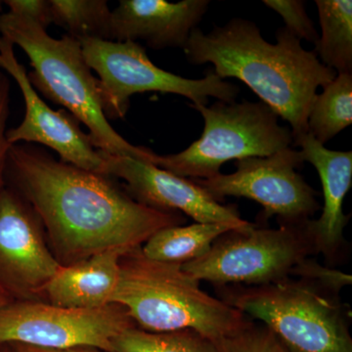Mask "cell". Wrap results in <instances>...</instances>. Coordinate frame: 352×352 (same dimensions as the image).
<instances>
[{
    "instance_id": "1",
    "label": "cell",
    "mask_w": 352,
    "mask_h": 352,
    "mask_svg": "<svg viewBox=\"0 0 352 352\" xmlns=\"http://www.w3.org/2000/svg\"><path fill=\"white\" fill-rule=\"evenodd\" d=\"M6 184L36 210L60 265L109 250L131 251L161 229L186 222L180 212L138 203L112 176L64 163L38 145H11Z\"/></svg>"
},
{
    "instance_id": "2",
    "label": "cell",
    "mask_w": 352,
    "mask_h": 352,
    "mask_svg": "<svg viewBox=\"0 0 352 352\" xmlns=\"http://www.w3.org/2000/svg\"><path fill=\"white\" fill-rule=\"evenodd\" d=\"M183 50L190 63L212 64L222 80L245 83L289 122L294 140L307 133L308 113L318 88L337 76L286 28H280L276 43H270L256 23L242 18L215 25L208 34L196 28Z\"/></svg>"
},
{
    "instance_id": "3",
    "label": "cell",
    "mask_w": 352,
    "mask_h": 352,
    "mask_svg": "<svg viewBox=\"0 0 352 352\" xmlns=\"http://www.w3.org/2000/svg\"><path fill=\"white\" fill-rule=\"evenodd\" d=\"M113 303L126 308L136 327L147 332L194 330L217 342L252 319L208 295L182 264L153 261L140 248L120 258Z\"/></svg>"
},
{
    "instance_id": "4",
    "label": "cell",
    "mask_w": 352,
    "mask_h": 352,
    "mask_svg": "<svg viewBox=\"0 0 352 352\" xmlns=\"http://www.w3.org/2000/svg\"><path fill=\"white\" fill-rule=\"evenodd\" d=\"M0 36L29 58L32 87L82 122L97 150L151 163L154 152L132 145L111 126L102 110L98 78L88 66L80 41L69 34L54 38L27 18L0 14Z\"/></svg>"
},
{
    "instance_id": "5",
    "label": "cell",
    "mask_w": 352,
    "mask_h": 352,
    "mask_svg": "<svg viewBox=\"0 0 352 352\" xmlns=\"http://www.w3.org/2000/svg\"><path fill=\"white\" fill-rule=\"evenodd\" d=\"M217 298L272 332L289 352H352L351 310L340 295L302 278L215 288Z\"/></svg>"
},
{
    "instance_id": "6",
    "label": "cell",
    "mask_w": 352,
    "mask_h": 352,
    "mask_svg": "<svg viewBox=\"0 0 352 352\" xmlns=\"http://www.w3.org/2000/svg\"><path fill=\"white\" fill-rule=\"evenodd\" d=\"M205 126L201 138L184 151L153 154L151 164L188 179L219 175L230 161L270 157L291 147L293 133L281 126L277 113L263 102L217 101L212 106L191 105Z\"/></svg>"
},
{
    "instance_id": "7",
    "label": "cell",
    "mask_w": 352,
    "mask_h": 352,
    "mask_svg": "<svg viewBox=\"0 0 352 352\" xmlns=\"http://www.w3.org/2000/svg\"><path fill=\"white\" fill-rule=\"evenodd\" d=\"M88 66L98 75L102 110L108 120L124 119L132 95L161 92L180 95L191 105H207L208 97L235 101L240 89L210 72L205 78L191 80L156 66L146 50L135 41L78 39Z\"/></svg>"
},
{
    "instance_id": "8",
    "label": "cell",
    "mask_w": 352,
    "mask_h": 352,
    "mask_svg": "<svg viewBox=\"0 0 352 352\" xmlns=\"http://www.w3.org/2000/svg\"><path fill=\"white\" fill-rule=\"evenodd\" d=\"M316 254L302 226L230 230L214 241L201 258L182 264V270L199 282L215 288L229 285L261 286L292 277L305 259Z\"/></svg>"
},
{
    "instance_id": "9",
    "label": "cell",
    "mask_w": 352,
    "mask_h": 352,
    "mask_svg": "<svg viewBox=\"0 0 352 352\" xmlns=\"http://www.w3.org/2000/svg\"><path fill=\"white\" fill-rule=\"evenodd\" d=\"M131 327H136L135 324L126 308L118 303L78 309L43 300H12L0 310V346L95 347L113 352V340Z\"/></svg>"
},
{
    "instance_id": "10",
    "label": "cell",
    "mask_w": 352,
    "mask_h": 352,
    "mask_svg": "<svg viewBox=\"0 0 352 352\" xmlns=\"http://www.w3.org/2000/svg\"><path fill=\"white\" fill-rule=\"evenodd\" d=\"M305 163L289 147L270 157L236 161L235 173L192 179L222 203L226 197L247 198L263 206L258 219L276 217L279 226H302L321 210L318 194L296 171Z\"/></svg>"
},
{
    "instance_id": "11",
    "label": "cell",
    "mask_w": 352,
    "mask_h": 352,
    "mask_svg": "<svg viewBox=\"0 0 352 352\" xmlns=\"http://www.w3.org/2000/svg\"><path fill=\"white\" fill-rule=\"evenodd\" d=\"M59 267L36 210L6 184L0 191V289L13 300H43Z\"/></svg>"
},
{
    "instance_id": "12",
    "label": "cell",
    "mask_w": 352,
    "mask_h": 352,
    "mask_svg": "<svg viewBox=\"0 0 352 352\" xmlns=\"http://www.w3.org/2000/svg\"><path fill=\"white\" fill-rule=\"evenodd\" d=\"M101 153L104 175L122 179L127 194L142 205L180 212L198 223L222 224L234 230H247L254 226L241 217L236 206L219 203L194 180L134 157Z\"/></svg>"
},
{
    "instance_id": "13",
    "label": "cell",
    "mask_w": 352,
    "mask_h": 352,
    "mask_svg": "<svg viewBox=\"0 0 352 352\" xmlns=\"http://www.w3.org/2000/svg\"><path fill=\"white\" fill-rule=\"evenodd\" d=\"M14 47L12 43L0 36V68L17 83L25 102L24 119L19 126L7 129L9 144L45 146L56 152L64 163L104 175L102 153L92 144L76 118L66 110H53L39 96Z\"/></svg>"
},
{
    "instance_id": "14",
    "label": "cell",
    "mask_w": 352,
    "mask_h": 352,
    "mask_svg": "<svg viewBox=\"0 0 352 352\" xmlns=\"http://www.w3.org/2000/svg\"><path fill=\"white\" fill-rule=\"evenodd\" d=\"M293 144L300 147L303 161L318 173L323 193L320 217L305 222L308 237L316 254H323L329 265L342 263L347 254L344 229L349 217L344 212V201L352 185V152L329 150L308 132Z\"/></svg>"
},
{
    "instance_id": "15",
    "label": "cell",
    "mask_w": 352,
    "mask_h": 352,
    "mask_svg": "<svg viewBox=\"0 0 352 352\" xmlns=\"http://www.w3.org/2000/svg\"><path fill=\"white\" fill-rule=\"evenodd\" d=\"M208 6V0H120L112 10L111 41H143L155 50L184 48Z\"/></svg>"
},
{
    "instance_id": "16",
    "label": "cell",
    "mask_w": 352,
    "mask_h": 352,
    "mask_svg": "<svg viewBox=\"0 0 352 352\" xmlns=\"http://www.w3.org/2000/svg\"><path fill=\"white\" fill-rule=\"evenodd\" d=\"M122 250H109L69 265H60L43 291V302L57 307L96 309L113 303Z\"/></svg>"
},
{
    "instance_id": "17",
    "label": "cell",
    "mask_w": 352,
    "mask_h": 352,
    "mask_svg": "<svg viewBox=\"0 0 352 352\" xmlns=\"http://www.w3.org/2000/svg\"><path fill=\"white\" fill-rule=\"evenodd\" d=\"M230 227L217 223H195L166 227L152 235L141 247L143 254L153 261L186 263L206 254L214 241Z\"/></svg>"
},
{
    "instance_id": "18",
    "label": "cell",
    "mask_w": 352,
    "mask_h": 352,
    "mask_svg": "<svg viewBox=\"0 0 352 352\" xmlns=\"http://www.w3.org/2000/svg\"><path fill=\"white\" fill-rule=\"evenodd\" d=\"M321 34L314 52L338 74L352 75V1L316 0Z\"/></svg>"
},
{
    "instance_id": "19",
    "label": "cell",
    "mask_w": 352,
    "mask_h": 352,
    "mask_svg": "<svg viewBox=\"0 0 352 352\" xmlns=\"http://www.w3.org/2000/svg\"><path fill=\"white\" fill-rule=\"evenodd\" d=\"M352 124V75L338 74L317 94L307 119V132L325 144Z\"/></svg>"
},
{
    "instance_id": "20",
    "label": "cell",
    "mask_w": 352,
    "mask_h": 352,
    "mask_svg": "<svg viewBox=\"0 0 352 352\" xmlns=\"http://www.w3.org/2000/svg\"><path fill=\"white\" fill-rule=\"evenodd\" d=\"M52 24L76 39L111 41L112 10L106 0H50Z\"/></svg>"
},
{
    "instance_id": "21",
    "label": "cell",
    "mask_w": 352,
    "mask_h": 352,
    "mask_svg": "<svg viewBox=\"0 0 352 352\" xmlns=\"http://www.w3.org/2000/svg\"><path fill=\"white\" fill-rule=\"evenodd\" d=\"M113 352H219L212 340L194 330L153 333L126 329L113 342Z\"/></svg>"
},
{
    "instance_id": "22",
    "label": "cell",
    "mask_w": 352,
    "mask_h": 352,
    "mask_svg": "<svg viewBox=\"0 0 352 352\" xmlns=\"http://www.w3.org/2000/svg\"><path fill=\"white\" fill-rule=\"evenodd\" d=\"M215 344L219 352H289L270 330L254 320Z\"/></svg>"
},
{
    "instance_id": "23",
    "label": "cell",
    "mask_w": 352,
    "mask_h": 352,
    "mask_svg": "<svg viewBox=\"0 0 352 352\" xmlns=\"http://www.w3.org/2000/svg\"><path fill=\"white\" fill-rule=\"evenodd\" d=\"M264 6L270 7L281 16L285 28L296 38L310 41L314 44L319 38L312 20L305 11V2L300 0H264Z\"/></svg>"
},
{
    "instance_id": "24",
    "label": "cell",
    "mask_w": 352,
    "mask_h": 352,
    "mask_svg": "<svg viewBox=\"0 0 352 352\" xmlns=\"http://www.w3.org/2000/svg\"><path fill=\"white\" fill-rule=\"evenodd\" d=\"M292 277L309 280L338 295L342 289L351 286L352 283L351 275L329 266L321 265L310 258L305 259L296 266L292 273Z\"/></svg>"
},
{
    "instance_id": "25",
    "label": "cell",
    "mask_w": 352,
    "mask_h": 352,
    "mask_svg": "<svg viewBox=\"0 0 352 352\" xmlns=\"http://www.w3.org/2000/svg\"><path fill=\"white\" fill-rule=\"evenodd\" d=\"M11 82L0 71V191L6 186V168L11 145L7 140V122L10 115Z\"/></svg>"
},
{
    "instance_id": "26",
    "label": "cell",
    "mask_w": 352,
    "mask_h": 352,
    "mask_svg": "<svg viewBox=\"0 0 352 352\" xmlns=\"http://www.w3.org/2000/svg\"><path fill=\"white\" fill-rule=\"evenodd\" d=\"M3 3L8 7L9 13L27 18L46 31L52 24L50 0H6Z\"/></svg>"
},
{
    "instance_id": "27",
    "label": "cell",
    "mask_w": 352,
    "mask_h": 352,
    "mask_svg": "<svg viewBox=\"0 0 352 352\" xmlns=\"http://www.w3.org/2000/svg\"><path fill=\"white\" fill-rule=\"evenodd\" d=\"M11 352H107L95 347H74L68 349H45L21 344H6Z\"/></svg>"
},
{
    "instance_id": "28",
    "label": "cell",
    "mask_w": 352,
    "mask_h": 352,
    "mask_svg": "<svg viewBox=\"0 0 352 352\" xmlns=\"http://www.w3.org/2000/svg\"><path fill=\"white\" fill-rule=\"evenodd\" d=\"M12 300H13L10 298V296L0 289V310L6 307V305H8L9 302H12Z\"/></svg>"
},
{
    "instance_id": "29",
    "label": "cell",
    "mask_w": 352,
    "mask_h": 352,
    "mask_svg": "<svg viewBox=\"0 0 352 352\" xmlns=\"http://www.w3.org/2000/svg\"><path fill=\"white\" fill-rule=\"evenodd\" d=\"M0 352H11V351L9 346L6 344V346H0Z\"/></svg>"
},
{
    "instance_id": "30",
    "label": "cell",
    "mask_w": 352,
    "mask_h": 352,
    "mask_svg": "<svg viewBox=\"0 0 352 352\" xmlns=\"http://www.w3.org/2000/svg\"><path fill=\"white\" fill-rule=\"evenodd\" d=\"M2 6H3V2L0 1V14L2 13Z\"/></svg>"
}]
</instances>
